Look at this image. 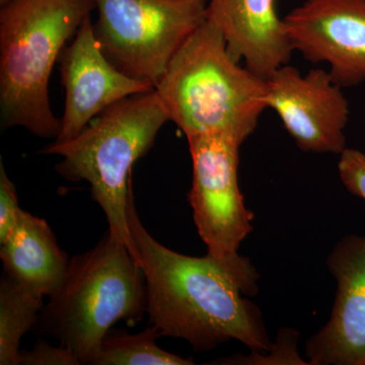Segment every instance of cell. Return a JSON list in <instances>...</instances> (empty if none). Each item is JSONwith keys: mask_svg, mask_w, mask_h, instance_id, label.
<instances>
[{"mask_svg": "<svg viewBox=\"0 0 365 365\" xmlns=\"http://www.w3.org/2000/svg\"><path fill=\"white\" fill-rule=\"evenodd\" d=\"M127 216L145 275L150 324L162 337L186 340L198 352L232 339L253 352L271 350L260 309L246 297L259 292V274L249 258L190 257L163 246L137 215L133 192Z\"/></svg>", "mask_w": 365, "mask_h": 365, "instance_id": "1", "label": "cell"}, {"mask_svg": "<svg viewBox=\"0 0 365 365\" xmlns=\"http://www.w3.org/2000/svg\"><path fill=\"white\" fill-rule=\"evenodd\" d=\"M155 91L187 138L222 136L242 145L267 109L266 79L232 58L207 20L175 55Z\"/></svg>", "mask_w": 365, "mask_h": 365, "instance_id": "2", "label": "cell"}, {"mask_svg": "<svg viewBox=\"0 0 365 365\" xmlns=\"http://www.w3.org/2000/svg\"><path fill=\"white\" fill-rule=\"evenodd\" d=\"M148 313L145 275L126 245L109 230L97 246L69 260L58 289L34 331L49 336L88 364L118 322L134 326Z\"/></svg>", "mask_w": 365, "mask_h": 365, "instance_id": "3", "label": "cell"}, {"mask_svg": "<svg viewBox=\"0 0 365 365\" xmlns=\"http://www.w3.org/2000/svg\"><path fill=\"white\" fill-rule=\"evenodd\" d=\"M96 0H14L0 11V123L56 139L61 121L50 107L55 62Z\"/></svg>", "mask_w": 365, "mask_h": 365, "instance_id": "4", "label": "cell"}, {"mask_svg": "<svg viewBox=\"0 0 365 365\" xmlns=\"http://www.w3.org/2000/svg\"><path fill=\"white\" fill-rule=\"evenodd\" d=\"M168 121L167 112L153 90L120 101L93 118L71 140L54 141L40 151L62 158L56 165L60 176L91 185V197L104 211L110 234L124 242L137 260L127 216L133 192L132 169L150 150Z\"/></svg>", "mask_w": 365, "mask_h": 365, "instance_id": "5", "label": "cell"}, {"mask_svg": "<svg viewBox=\"0 0 365 365\" xmlns=\"http://www.w3.org/2000/svg\"><path fill=\"white\" fill-rule=\"evenodd\" d=\"M208 0H96L101 49L126 76L155 86L206 21Z\"/></svg>", "mask_w": 365, "mask_h": 365, "instance_id": "6", "label": "cell"}, {"mask_svg": "<svg viewBox=\"0 0 365 365\" xmlns=\"http://www.w3.org/2000/svg\"><path fill=\"white\" fill-rule=\"evenodd\" d=\"M187 139L193 165L188 199L198 234L207 254L234 256L253 230L254 220L237 181L241 144L222 136Z\"/></svg>", "mask_w": 365, "mask_h": 365, "instance_id": "7", "label": "cell"}, {"mask_svg": "<svg viewBox=\"0 0 365 365\" xmlns=\"http://www.w3.org/2000/svg\"><path fill=\"white\" fill-rule=\"evenodd\" d=\"M266 85V106L278 115L300 150L339 155L345 150L349 103L330 72L313 68L302 76L287 64L269 76Z\"/></svg>", "mask_w": 365, "mask_h": 365, "instance_id": "8", "label": "cell"}, {"mask_svg": "<svg viewBox=\"0 0 365 365\" xmlns=\"http://www.w3.org/2000/svg\"><path fill=\"white\" fill-rule=\"evenodd\" d=\"M294 51L329 64L341 88L365 81V0H306L283 18Z\"/></svg>", "mask_w": 365, "mask_h": 365, "instance_id": "9", "label": "cell"}, {"mask_svg": "<svg viewBox=\"0 0 365 365\" xmlns=\"http://www.w3.org/2000/svg\"><path fill=\"white\" fill-rule=\"evenodd\" d=\"M66 109L56 143L78 135L88 123L124 98L148 93L155 86L126 76L106 57L96 37L91 16H86L71 44L60 55Z\"/></svg>", "mask_w": 365, "mask_h": 365, "instance_id": "10", "label": "cell"}, {"mask_svg": "<svg viewBox=\"0 0 365 365\" xmlns=\"http://www.w3.org/2000/svg\"><path fill=\"white\" fill-rule=\"evenodd\" d=\"M327 266L337 294L328 323L307 341L309 364L365 365V235L340 240Z\"/></svg>", "mask_w": 365, "mask_h": 365, "instance_id": "11", "label": "cell"}, {"mask_svg": "<svg viewBox=\"0 0 365 365\" xmlns=\"http://www.w3.org/2000/svg\"><path fill=\"white\" fill-rule=\"evenodd\" d=\"M206 20L222 33L237 62L267 79L294 52L276 0H208Z\"/></svg>", "mask_w": 365, "mask_h": 365, "instance_id": "12", "label": "cell"}, {"mask_svg": "<svg viewBox=\"0 0 365 365\" xmlns=\"http://www.w3.org/2000/svg\"><path fill=\"white\" fill-rule=\"evenodd\" d=\"M0 259L6 275L42 297L58 289L71 260L47 222L24 210L1 244Z\"/></svg>", "mask_w": 365, "mask_h": 365, "instance_id": "13", "label": "cell"}, {"mask_svg": "<svg viewBox=\"0 0 365 365\" xmlns=\"http://www.w3.org/2000/svg\"><path fill=\"white\" fill-rule=\"evenodd\" d=\"M43 307L42 297L4 273L0 281V364L19 365L21 341L35 327Z\"/></svg>", "mask_w": 365, "mask_h": 365, "instance_id": "14", "label": "cell"}, {"mask_svg": "<svg viewBox=\"0 0 365 365\" xmlns=\"http://www.w3.org/2000/svg\"><path fill=\"white\" fill-rule=\"evenodd\" d=\"M162 337L157 327L150 325L143 332L127 334L110 331L102 341L97 354L91 359V365H191L192 359L158 347L157 340Z\"/></svg>", "mask_w": 365, "mask_h": 365, "instance_id": "15", "label": "cell"}, {"mask_svg": "<svg viewBox=\"0 0 365 365\" xmlns=\"http://www.w3.org/2000/svg\"><path fill=\"white\" fill-rule=\"evenodd\" d=\"M338 170L345 188L365 200V155L360 150L346 148L340 153Z\"/></svg>", "mask_w": 365, "mask_h": 365, "instance_id": "16", "label": "cell"}, {"mask_svg": "<svg viewBox=\"0 0 365 365\" xmlns=\"http://www.w3.org/2000/svg\"><path fill=\"white\" fill-rule=\"evenodd\" d=\"M16 187L7 176L4 163H0V244L13 232L20 217Z\"/></svg>", "mask_w": 365, "mask_h": 365, "instance_id": "17", "label": "cell"}, {"mask_svg": "<svg viewBox=\"0 0 365 365\" xmlns=\"http://www.w3.org/2000/svg\"><path fill=\"white\" fill-rule=\"evenodd\" d=\"M78 357L68 348L54 347L46 341L36 343L31 350L20 352L19 365H78Z\"/></svg>", "mask_w": 365, "mask_h": 365, "instance_id": "18", "label": "cell"}, {"mask_svg": "<svg viewBox=\"0 0 365 365\" xmlns=\"http://www.w3.org/2000/svg\"><path fill=\"white\" fill-rule=\"evenodd\" d=\"M14 0H0V6H6V4H11Z\"/></svg>", "mask_w": 365, "mask_h": 365, "instance_id": "19", "label": "cell"}]
</instances>
